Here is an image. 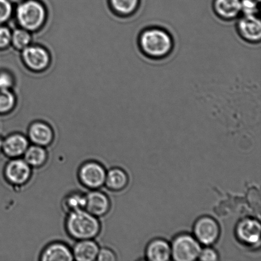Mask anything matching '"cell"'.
<instances>
[{"instance_id": "obj_9", "label": "cell", "mask_w": 261, "mask_h": 261, "mask_svg": "<svg viewBox=\"0 0 261 261\" xmlns=\"http://www.w3.org/2000/svg\"><path fill=\"white\" fill-rule=\"evenodd\" d=\"M22 56L25 65L32 70H44L50 63L47 50L40 46H28L23 49Z\"/></svg>"}, {"instance_id": "obj_1", "label": "cell", "mask_w": 261, "mask_h": 261, "mask_svg": "<svg viewBox=\"0 0 261 261\" xmlns=\"http://www.w3.org/2000/svg\"><path fill=\"white\" fill-rule=\"evenodd\" d=\"M138 45L145 56L160 60L170 55L174 43L172 37L167 31L161 28L150 27L140 33Z\"/></svg>"}, {"instance_id": "obj_28", "label": "cell", "mask_w": 261, "mask_h": 261, "mask_svg": "<svg viewBox=\"0 0 261 261\" xmlns=\"http://www.w3.org/2000/svg\"><path fill=\"white\" fill-rule=\"evenodd\" d=\"M96 259L99 261H115L117 260V257L112 250L103 248L99 250Z\"/></svg>"}, {"instance_id": "obj_14", "label": "cell", "mask_w": 261, "mask_h": 261, "mask_svg": "<svg viewBox=\"0 0 261 261\" xmlns=\"http://www.w3.org/2000/svg\"><path fill=\"white\" fill-rule=\"evenodd\" d=\"M28 144L29 143L24 136L14 134L9 136L4 141L2 149L9 157L17 158L24 154Z\"/></svg>"}, {"instance_id": "obj_29", "label": "cell", "mask_w": 261, "mask_h": 261, "mask_svg": "<svg viewBox=\"0 0 261 261\" xmlns=\"http://www.w3.org/2000/svg\"><path fill=\"white\" fill-rule=\"evenodd\" d=\"M13 84L14 81L11 75L6 72L0 73V90H9Z\"/></svg>"}, {"instance_id": "obj_24", "label": "cell", "mask_w": 261, "mask_h": 261, "mask_svg": "<svg viewBox=\"0 0 261 261\" xmlns=\"http://www.w3.org/2000/svg\"><path fill=\"white\" fill-rule=\"evenodd\" d=\"M261 0H241L243 15H257L259 12Z\"/></svg>"}, {"instance_id": "obj_22", "label": "cell", "mask_w": 261, "mask_h": 261, "mask_svg": "<svg viewBox=\"0 0 261 261\" xmlns=\"http://www.w3.org/2000/svg\"><path fill=\"white\" fill-rule=\"evenodd\" d=\"M15 104L14 94L9 90H0V113L11 111Z\"/></svg>"}, {"instance_id": "obj_13", "label": "cell", "mask_w": 261, "mask_h": 261, "mask_svg": "<svg viewBox=\"0 0 261 261\" xmlns=\"http://www.w3.org/2000/svg\"><path fill=\"white\" fill-rule=\"evenodd\" d=\"M146 257L150 261H168L171 257V245L166 240H152L146 248Z\"/></svg>"}, {"instance_id": "obj_23", "label": "cell", "mask_w": 261, "mask_h": 261, "mask_svg": "<svg viewBox=\"0 0 261 261\" xmlns=\"http://www.w3.org/2000/svg\"><path fill=\"white\" fill-rule=\"evenodd\" d=\"M86 196L76 193L68 196L65 201V204L70 212L80 211L86 208Z\"/></svg>"}, {"instance_id": "obj_20", "label": "cell", "mask_w": 261, "mask_h": 261, "mask_svg": "<svg viewBox=\"0 0 261 261\" xmlns=\"http://www.w3.org/2000/svg\"><path fill=\"white\" fill-rule=\"evenodd\" d=\"M112 9L121 16L127 17L137 11L140 0H110Z\"/></svg>"}, {"instance_id": "obj_31", "label": "cell", "mask_w": 261, "mask_h": 261, "mask_svg": "<svg viewBox=\"0 0 261 261\" xmlns=\"http://www.w3.org/2000/svg\"><path fill=\"white\" fill-rule=\"evenodd\" d=\"M3 143H4V141H3L1 138H0V150L2 149L3 148Z\"/></svg>"}, {"instance_id": "obj_10", "label": "cell", "mask_w": 261, "mask_h": 261, "mask_svg": "<svg viewBox=\"0 0 261 261\" xmlns=\"http://www.w3.org/2000/svg\"><path fill=\"white\" fill-rule=\"evenodd\" d=\"M31 173L30 166L24 160L19 159L10 161L5 168L7 180L15 185H22L27 182Z\"/></svg>"}, {"instance_id": "obj_21", "label": "cell", "mask_w": 261, "mask_h": 261, "mask_svg": "<svg viewBox=\"0 0 261 261\" xmlns=\"http://www.w3.org/2000/svg\"><path fill=\"white\" fill-rule=\"evenodd\" d=\"M32 41L29 31L24 29H17L12 33L11 42L14 47L19 50H23L28 46Z\"/></svg>"}, {"instance_id": "obj_17", "label": "cell", "mask_w": 261, "mask_h": 261, "mask_svg": "<svg viewBox=\"0 0 261 261\" xmlns=\"http://www.w3.org/2000/svg\"><path fill=\"white\" fill-rule=\"evenodd\" d=\"M43 261H71L73 260L72 252L65 245L56 243L43 250L41 257Z\"/></svg>"}, {"instance_id": "obj_26", "label": "cell", "mask_w": 261, "mask_h": 261, "mask_svg": "<svg viewBox=\"0 0 261 261\" xmlns=\"http://www.w3.org/2000/svg\"><path fill=\"white\" fill-rule=\"evenodd\" d=\"M198 259L203 261H217L219 259L218 253L209 246L201 249Z\"/></svg>"}, {"instance_id": "obj_11", "label": "cell", "mask_w": 261, "mask_h": 261, "mask_svg": "<svg viewBox=\"0 0 261 261\" xmlns=\"http://www.w3.org/2000/svg\"><path fill=\"white\" fill-rule=\"evenodd\" d=\"M86 209L94 216H101L108 212L110 200L106 194L99 191H92L86 196Z\"/></svg>"}, {"instance_id": "obj_5", "label": "cell", "mask_w": 261, "mask_h": 261, "mask_svg": "<svg viewBox=\"0 0 261 261\" xmlns=\"http://www.w3.org/2000/svg\"><path fill=\"white\" fill-rule=\"evenodd\" d=\"M194 234L199 244L211 246L219 240L221 228L218 222L212 217H202L194 224Z\"/></svg>"}, {"instance_id": "obj_30", "label": "cell", "mask_w": 261, "mask_h": 261, "mask_svg": "<svg viewBox=\"0 0 261 261\" xmlns=\"http://www.w3.org/2000/svg\"><path fill=\"white\" fill-rule=\"evenodd\" d=\"M12 4H20V2L24 1V0H9Z\"/></svg>"}, {"instance_id": "obj_15", "label": "cell", "mask_w": 261, "mask_h": 261, "mask_svg": "<svg viewBox=\"0 0 261 261\" xmlns=\"http://www.w3.org/2000/svg\"><path fill=\"white\" fill-rule=\"evenodd\" d=\"M53 132L51 127L44 122H37L31 125L29 129V137L35 145H48L52 142Z\"/></svg>"}, {"instance_id": "obj_27", "label": "cell", "mask_w": 261, "mask_h": 261, "mask_svg": "<svg viewBox=\"0 0 261 261\" xmlns=\"http://www.w3.org/2000/svg\"><path fill=\"white\" fill-rule=\"evenodd\" d=\"M12 32L9 28L0 25V48H5L11 43Z\"/></svg>"}, {"instance_id": "obj_12", "label": "cell", "mask_w": 261, "mask_h": 261, "mask_svg": "<svg viewBox=\"0 0 261 261\" xmlns=\"http://www.w3.org/2000/svg\"><path fill=\"white\" fill-rule=\"evenodd\" d=\"M213 9L221 19L233 20L242 13L241 0H214Z\"/></svg>"}, {"instance_id": "obj_2", "label": "cell", "mask_w": 261, "mask_h": 261, "mask_svg": "<svg viewBox=\"0 0 261 261\" xmlns=\"http://www.w3.org/2000/svg\"><path fill=\"white\" fill-rule=\"evenodd\" d=\"M66 227L71 236L79 240H91L100 230L96 217L84 210L70 212L66 220Z\"/></svg>"}, {"instance_id": "obj_19", "label": "cell", "mask_w": 261, "mask_h": 261, "mask_svg": "<svg viewBox=\"0 0 261 261\" xmlns=\"http://www.w3.org/2000/svg\"><path fill=\"white\" fill-rule=\"evenodd\" d=\"M24 154L25 162L33 167L42 166L47 160V152L40 145H35L28 147Z\"/></svg>"}, {"instance_id": "obj_7", "label": "cell", "mask_w": 261, "mask_h": 261, "mask_svg": "<svg viewBox=\"0 0 261 261\" xmlns=\"http://www.w3.org/2000/svg\"><path fill=\"white\" fill-rule=\"evenodd\" d=\"M237 28L240 37L246 42H260L261 21L257 15H243L237 22Z\"/></svg>"}, {"instance_id": "obj_3", "label": "cell", "mask_w": 261, "mask_h": 261, "mask_svg": "<svg viewBox=\"0 0 261 261\" xmlns=\"http://www.w3.org/2000/svg\"><path fill=\"white\" fill-rule=\"evenodd\" d=\"M18 22L24 29L32 32L42 27L46 19L44 6L37 0H24L16 10Z\"/></svg>"}, {"instance_id": "obj_18", "label": "cell", "mask_w": 261, "mask_h": 261, "mask_svg": "<svg viewBox=\"0 0 261 261\" xmlns=\"http://www.w3.org/2000/svg\"><path fill=\"white\" fill-rule=\"evenodd\" d=\"M129 182L128 175L126 171L121 168H116L109 170L107 173L106 183L111 190H123Z\"/></svg>"}, {"instance_id": "obj_16", "label": "cell", "mask_w": 261, "mask_h": 261, "mask_svg": "<svg viewBox=\"0 0 261 261\" xmlns=\"http://www.w3.org/2000/svg\"><path fill=\"white\" fill-rule=\"evenodd\" d=\"M98 245L91 240H80L72 251L74 259L79 261H93L96 259Z\"/></svg>"}, {"instance_id": "obj_8", "label": "cell", "mask_w": 261, "mask_h": 261, "mask_svg": "<svg viewBox=\"0 0 261 261\" xmlns=\"http://www.w3.org/2000/svg\"><path fill=\"white\" fill-rule=\"evenodd\" d=\"M106 171L99 164L95 162L86 163L79 171V177L84 186L91 189L100 188L106 182Z\"/></svg>"}, {"instance_id": "obj_4", "label": "cell", "mask_w": 261, "mask_h": 261, "mask_svg": "<svg viewBox=\"0 0 261 261\" xmlns=\"http://www.w3.org/2000/svg\"><path fill=\"white\" fill-rule=\"evenodd\" d=\"M171 257L176 261H193L198 259L201 244L189 234L176 237L171 245Z\"/></svg>"}, {"instance_id": "obj_25", "label": "cell", "mask_w": 261, "mask_h": 261, "mask_svg": "<svg viewBox=\"0 0 261 261\" xmlns=\"http://www.w3.org/2000/svg\"><path fill=\"white\" fill-rule=\"evenodd\" d=\"M12 12V3L9 0H0V24L9 20Z\"/></svg>"}, {"instance_id": "obj_6", "label": "cell", "mask_w": 261, "mask_h": 261, "mask_svg": "<svg viewBox=\"0 0 261 261\" xmlns=\"http://www.w3.org/2000/svg\"><path fill=\"white\" fill-rule=\"evenodd\" d=\"M236 237L238 240L245 246H256L260 244V222L253 218L242 219L237 224Z\"/></svg>"}]
</instances>
